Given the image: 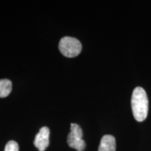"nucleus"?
I'll return each instance as SVG.
<instances>
[{
	"instance_id": "7",
	"label": "nucleus",
	"mask_w": 151,
	"mask_h": 151,
	"mask_svg": "<svg viewBox=\"0 0 151 151\" xmlns=\"http://www.w3.org/2000/svg\"><path fill=\"white\" fill-rule=\"evenodd\" d=\"M4 151H19L18 143L14 141H10L6 143Z\"/></svg>"
},
{
	"instance_id": "6",
	"label": "nucleus",
	"mask_w": 151,
	"mask_h": 151,
	"mask_svg": "<svg viewBox=\"0 0 151 151\" xmlns=\"http://www.w3.org/2000/svg\"><path fill=\"white\" fill-rule=\"evenodd\" d=\"M12 90V83L8 79L0 80V98L7 97Z\"/></svg>"
},
{
	"instance_id": "2",
	"label": "nucleus",
	"mask_w": 151,
	"mask_h": 151,
	"mask_svg": "<svg viewBox=\"0 0 151 151\" xmlns=\"http://www.w3.org/2000/svg\"><path fill=\"white\" fill-rule=\"evenodd\" d=\"M59 50L64 56L74 58L80 54L82 50V45L76 38L65 37L60 41Z\"/></svg>"
},
{
	"instance_id": "4",
	"label": "nucleus",
	"mask_w": 151,
	"mask_h": 151,
	"mask_svg": "<svg viewBox=\"0 0 151 151\" xmlns=\"http://www.w3.org/2000/svg\"><path fill=\"white\" fill-rule=\"evenodd\" d=\"M50 130L47 127H41L36 135L34 144L39 151H45L49 146Z\"/></svg>"
},
{
	"instance_id": "1",
	"label": "nucleus",
	"mask_w": 151,
	"mask_h": 151,
	"mask_svg": "<svg viewBox=\"0 0 151 151\" xmlns=\"http://www.w3.org/2000/svg\"><path fill=\"white\" fill-rule=\"evenodd\" d=\"M131 105L135 120L138 122L146 120L148 112V99L146 91L141 87H137L134 90Z\"/></svg>"
},
{
	"instance_id": "3",
	"label": "nucleus",
	"mask_w": 151,
	"mask_h": 151,
	"mask_svg": "<svg viewBox=\"0 0 151 151\" xmlns=\"http://www.w3.org/2000/svg\"><path fill=\"white\" fill-rule=\"evenodd\" d=\"M83 138V131L78 124H71V131L67 137V143L69 147L77 151H83L86 144Z\"/></svg>"
},
{
	"instance_id": "5",
	"label": "nucleus",
	"mask_w": 151,
	"mask_h": 151,
	"mask_svg": "<svg viewBox=\"0 0 151 151\" xmlns=\"http://www.w3.org/2000/svg\"><path fill=\"white\" fill-rule=\"evenodd\" d=\"M116 139L112 135H104L101 138L98 151H116Z\"/></svg>"
}]
</instances>
